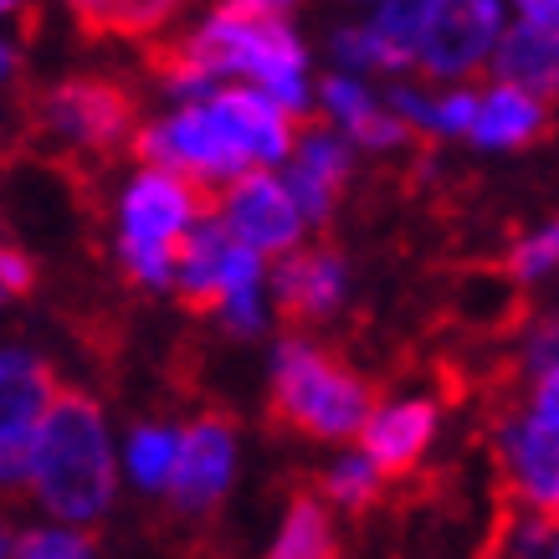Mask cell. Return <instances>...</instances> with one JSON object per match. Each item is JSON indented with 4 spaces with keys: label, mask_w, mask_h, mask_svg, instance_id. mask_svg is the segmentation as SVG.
<instances>
[{
    "label": "cell",
    "mask_w": 559,
    "mask_h": 559,
    "mask_svg": "<svg viewBox=\"0 0 559 559\" xmlns=\"http://www.w3.org/2000/svg\"><path fill=\"white\" fill-rule=\"evenodd\" d=\"M298 134L304 119H293L277 98L257 87H216L205 103L150 114L129 154L216 195L252 170H283Z\"/></svg>",
    "instance_id": "cell-1"
},
{
    "label": "cell",
    "mask_w": 559,
    "mask_h": 559,
    "mask_svg": "<svg viewBox=\"0 0 559 559\" xmlns=\"http://www.w3.org/2000/svg\"><path fill=\"white\" fill-rule=\"evenodd\" d=\"M119 492V426L93 390L68 385L32 441V457L21 473V498L36 509V519L93 534L114 513Z\"/></svg>",
    "instance_id": "cell-2"
},
{
    "label": "cell",
    "mask_w": 559,
    "mask_h": 559,
    "mask_svg": "<svg viewBox=\"0 0 559 559\" xmlns=\"http://www.w3.org/2000/svg\"><path fill=\"white\" fill-rule=\"evenodd\" d=\"M175 47L205 62L221 87H257L283 103L293 119H313L323 72L313 68V47L293 21H262L216 0L180 26Z\"/></svg>",
    "instance_id": "cell-3"
},
{
    "label": "cell",
    "mask_w": 559,
    "mask_h": 559,
    "mask_svg": "<svg viewBox=\"0 0 559 559\" xmlns=\"http://www.w3.org/2000/svg\"><path fill=\"white\" fill-rule=\"evenodd\" d=\"M211 216V195L180 175L129 159L108 190V257L129 288L165 298L175 293V267L195 226Z\"/></svg>",
    "instance_id": "cell-4"
},
{
    "label": "cell",
    "mask_w": 559,
    "mask_h": 559,
    "mask_svg": "<svg viewBox=\"0 0 559 559\" xmlns=\"http://www.w3.org/2000/svg\"><path fill=\"white\" fill-rule=\"evenodd\" d=\"M380 390L355 370L340 349L293 329L277 334L267 349V411L288 426L293 437L319 441L329 452L355 447L370 421Z\"/></svg>",
    "instance_id": "cell-5"
},
{
    "label": "cell",
    "mask_w": 559,
    "mask_h": 559,
    "mask_svg": "<svg viewBox=\"0 0 559 559\" xmlns=\"http://www.w3.org/2000/svg\"><path fill=\"white\" fill-rule=\"evenodd\" d=\"M32 123L51 150L78 154V159H108L119 150H134L144 119L123 83L98 72H72L36 93Z\"/></svg>",
    "instance_id": "cell-6"
},
{
    "label": "cell",
    "mask_w": 559,
    "mask_h": 559,
    "mask_svg": "<svg viewBox=\"0 0 559 559\" xmlns=\"http://www.w3.org/2000/svg\"><path fill=\"white\" fill-rule=\"evenodd\" d=\"M509 26V0H416V78L488 83Z\"/></svg>",
    "instance_id": "cell-7"
},
{
    "label": "cell",
    "mask_w": 559,
    "mask_h": 559,
    "mask_svg": "<svg viewBox=\"0 0 559 559\" xmlns=\"http://www.w3.org/2000/svg\"><path fill=\"white\" fill-rule=\"evenodd\" d=\"M488 462L509 509L559 524V416L528 401L498 411L488 426Z\"/></svg>",
    "instance_id": "cell-8"
},
{
    "label": "cell",
    "mask_w": 559,
    "mask_h": 559,
    "mask_svg": "<svg viewBox=\"0 0 559 559\" xmlns=\"http://www.w3.org/2000/svg\"><path fill=\"white\" fill-rule=\"evenodd\" d=\"M211 216L226 226V237L252 247L257 257H267L272 267L283 257L304 252L308 237H313V221L304 216V205L283 180V170H252L231 180L226 190L211 195Z\"/></svg>",
    "instance_id": "cell-9"
},
{
    "label": "cell",
    "mask_w": 559,
    "mask_h": 559,
    "mask_svg": "<svg viewBox=\"0 0 559 559\" xmlns=\"http://www.w3.org/2000/svg\"><path fill=\"white\" fill-rule=\"evenodd\" d=\"M62 380L36 344H5L0 349V483L21 492V473L32 457L36 431L62 401Z\"/></svg>",
    "instance_id": "cell-10"
},
{
    "label": "cell",
    "mask_w": 559,
    "mask_h": 559,
    "mask_svg": "<svg viewBox=\"0 0 559 559\" xmlns=\"http://www.w3.org/2000/svg\"><path fill=\"white\" fill-rule=\"evenodd\" d=\"M241 483V431L221 411H195L186 416V447H180V473L165 498L175 519L201 524L211 513L226 509V498Z\"/></svg>",
    "instance_id": "cell-11"
},
{
    "label": "cell",
    "mask_w": 559,
    "mask_h": 559,
    "mask_svg": "<svg viewBox=\"0 0 559 559\" xmlns=\"http://www.w3.org/2000/svg\"><path fill=\"white\" fill-rule=\"evenodd\" d=\"M441 431H447V401H441L437 390L395 385L374 401L370 421L359 431V447H365L390 473V483H395V477H406L431 462V452L441 447Z\"/></svg>",
    "instance_id": "cell-12"
},
{
    "label": "cell",
    "mask_w": 559,
    "mask_h": 559,
    "mask_svg": "<svg viewBox=\"0 0 559 559\" xmlns=\"http://www.w3.org/2000/svg\"><path fill=\"white\" fill-rule=\"evenodd\" d=\"M313 119L344 134L359 154H401L411 144V129L395 119L385 83L355 78V72H323L319 98H313Z\"/></svg>",
    "instance_id": "cell-13"
},
{
    "label": "cell",
    "mask_w": 559,
    "mask_h": 559,
    "mask_svg": "<svg viewBox=\"0 0 559 559\" xmlns=\"http://www.w3.org/2000/svg\"><path fill=\"white\" fill-rule=\"evenodd\" d=\"M359 159H365V154H359L344 134H334L329 123H319V119L304 123V134H298V144H293L288 165H283V180L293 186L298 205H304V216L313 221V231L340 216L344 195H349V186H355Z\"/></svg>",
    "instance_id": "cell-14"
},
{
    "label": "cell",
    "mask_w": 559,
    "mask_h": 559,
    "mask_svg": "<svg viewBox=\"0 0 559 559\" xmlns=\"http://www.w3.org/2000/svg\"><path fill=\"white\" fill-rule=\"evenodd\" d=\"M355 293V267L340 247L329 241H308L304 252L283 257L272 267V298H277V313L293 319L298 329L308 323H329L334 313H344Z\"/></svg>",
    "instance_id": "cell-15"
},
{
    "label": "cell",
    "mask_w": 559,
    "mask_h": 559,
    "mask_svg": "<svg viewBox=\"0 0 559 559\" xmlns=\"http://www.w3.org/2000/svg\"><path fill=\"white\" fill-rule=\"evenodd\" d=\"M549 108H555V103H544V98H534V93H524V87L488 78L483 93H477V119H473L467 150L524 154L528 144H539L544 129H549Z\"/></svg>",
    "instance_id": "cell-16"
},
{
    "label": "cell",
    "mask_w": 559,
    "mask_h": 559,
    "mask_svg": "<svg viewBox=\"0 0 559 559\" xmlns=\"http://www.w3.org/2000/svg\"><path fill=\"white\" fill-rule=\"evenodd\" d=\"M180 447H186V421L170 416H139L119 431V467L123 492L139 498H170L175 473H180Z\"/></svg>",
    "instance_id": "cell-17"
},
{
    "label": "cell",
    "mask_w": 559,
    "mask_h": 559,
    "mask_svg": "<svg viewBox=\"0 0 559 559\" xmlns=\"http://www.w3.org/2000/svg\"><path fill=\"white\" fill-rule=\"evenodd\" d=\"M498 83H513L534 93V98L555 103L559 98V26H534V21H513L498 62H492Z\"/></svg>",
    "instance_id": "cell-18"
},
{
    "label": "cell",
    "mask_w": 559,
    "mask_h": 559,
    "mask_svg": "<svg viewBox=\"0 0 559 559\" xmlns=\"http://www.w3.org/2000/svg\"><path fill=\"white\" fill-rule=\"evenodd\" d=\"M262 559H340V513L319 492H293L272 524Z\"/></svg>",
    "instance_id": "cell-19"
},
{
    "label": "cell",
    "mask_w": 559,
    "mask_h": 559,
    "mask_svg": "<svg viewBox=\"0 0 559 559\" xmlns=\"http://www.w3.org/2000/svg\"><path fill=\"white\" fill-rule=\"evenodd\" d=\"M78 26L98 36H123V41H150L180 26L190 0H57Z\"/></svg>",
    "instance_id": "cell-20"
},
{
    "label": "cell",
    "mask_w": 559,
    "mask_h": 559,
    "mask_svg": "<svg viewBox=\"0 0 559 559\" xmlns=\"http://www.w3.org/2000/svg\"><path fill=\"white\" fill-rule=\"evenodd\" d=\"M390 488V473L380 462L365 452V447H340V452H329L319 467V498L329 503L334 513H370Z\"/></svg>",
    "instance_id": "cell-21"
},
{
    "label": "cell",
    "mask_w": 559,
    "mask_h": 559,
    "mask_svg": "<svg viewBox=\"0 0 559 559\" xmlns=\"http://www.w3.org/2000/svg\"><path fill=\"white\" fill-rule=\"evenodd\" d=\"M226 252H231V237L216 216H205L195 226V237L186 241L180 252V267H175V298L190 308H205L216 304V288H221V267H226Z\"/></svg>",
    "instance_id": "cell-22"
},
{
    "label": "cell",
    "mask_w": 559,
    "mask_h": 559,
    "mask_svg": "<svg viewBox=\"0 0 559 559\" xmlns=\"http://www.w3.org/2000/svg\"><path fill=\"white\" fill-rule=\"evenodd\" d=\"M519 359H524V401L528 406L559 416V313H544L524 329L519 340Z\"/></svg>",
    "instance_id": "cell-23"
},
{
    "label": "cell",
    "mask_w": 559,
    "mask_h": 559,
    "mask_svg": "<svg viewBox=\"0 0 559 559\" xmlns=\"http://www.w3.org/2000/svg\"><path fill=\"white\" fill-rule=\"evenodd\" d=\"M0 559H98V539L87 528L51 524V519H26L5 534Z\"/></svg>",
    "instance_id": "cell-24"
},
{
    "label": "cell",
    "mask_w": 559,
    "mask_h": 559,
    "mask_svg": "<svg viewBox=\"0 0 559 559\" xmlns=\"http://www.w3.org/2000/svg\"><path fill=\"white\" fill-rule=\"evenodd\" d=\"M503 272H509V283H519V288L549 283L559 272V216L528 226L524 237H513L509 257H503Z\"/></svg>",
    "instance_id": "cell-25"
},
{
    "label": "cell",
    "mask_w": 559,
    "mask_h": 559,
    "mask_svg": "<svg viewBox=\"0 0 559 559\" xmlns=\"http://www.w3.org/2000/svg\"><path fill=\"white\" fill-rule=\"evenodd\" d=\"M477 93L483 83H431V114H426V134L437 144H467L477 119Z\"/></svg>",
    "instance_id": "cell-26"
},
{
    "label": "cell",
    "mask_w": 559,
    "mask_h": 559,
    "mask_svg": "<svg viewBox=\"0 0 559 559\" xmlns=\"http://www.w3.org/2000/svg\"><path fill=\"white\" fill-rule=\"evenodd\" d=\"M216 78L205 62H195L190 51L170 47L159 62H154V93H159V108H190V103H205L216 93Z\"/></svg>",
    "instance_id": "cell-27"
},
{
    "label": "cell",
    "mask_w": 559,
    "mask_h": 559,
    "mask_svg": "<svg viewBox=\"0 0 559 559\" xmlns=\"http://www.w3.org/2000/svg\"><path fill=\"white\" fill-rule=\"evenodd\" d=\"M555 519H539V513H509V524L498 534L503 544V559H544L549 555V544H555Z\"/></svg>",
    "instance_id": "cell-28"
},
{
    "label": "cell",
    "mask_w": 559,
    "mask_h": 559,
    "mask_svg": "<svg viewBox=\"0 0 559 559\" xmlns=\"http://www.w3.org/2000/svg\"><path fill=\"white\" fill-rule=\"evenodd\" d=\"M32 288H36V257L26 247H16V241H5L0 247V293L5 298H26Z\"/></svg>",
    "instance_id": "cell-29"
},
{
    "label": "cell",
    "mask_w": 559,
    "mask_h": 559,
    "mask_svg": "<svg viewBox=\"0 0 559 559\" xmlns=\"http://www.w3.org/2000/svg\"><path fill=\"white\" fill-rule=\"evenodd\" d=\"M226 5H237V11H247V16H262V21H293L304 0H226Z\"/></svg>",
    "instance_id": "cell-30"
},
{
    "label": "cell",
    "mask_w": 559,
    "mask_h": 559,
    "mask_svg": "<svg viewBox=\"0 0 559 559\" xmlns=\"http://www.w3.org/2000/svg\"><path fill=\"white\" fill-rule=\"evenodd\" d=\"M513 21H534V26H559V0H509Z\"/></svg>",
    "instance_id": "cell-31"
},
{
    "label": "cell",
    "mask_w": 559,
    "mask_h": 559,
    "mask_svg": "<svg viewBox=\"0 0 559 559\" xmlns=\"http://www.w3.org/2000/svg\"><path fill=\"white\" fill-rule=\"evenodd\" d=\"M0 68H5V78H16V68H21V51L5 41V51H0Z\"/></svg>",
    "instance_id": "cell-32"
},
{
    "label": "cell",
    "mask_w": 559,
    "mask_h": 559,
    "mask_svg": "<svg viewBox=\"0 0 559 559\" xmlns=\"http://www.w3.org/2000/svg\"><path fill=\"white\" fill-rule=\"evenodd\" d=\"M26 5H32V0H0V11H5V16H21Z\"/></svg>",
    "instance_id": "cell-33"
},
{
    "label": "cell",
    "mask_w": 559,
    "mask_h": 559,
    "mask_svg": "<svg viewBox=\"0 0 559 559\" xmlns=\"http://www.w3.org/2000/svg\"><path fill=\"white\" fill-rule=\"evenodd\" d=\"M344 5H355V11H370L374 0H344Z\"/></svg>",
    "instance_id": "cell-34"
},
{
    "label": "cell",
    "mask_w": 559,
    "mask_h": 559,
    "mask_svg": "<svg viewBox=\"0 0 559 559\" xmlns=\"http://www.w3.org/2000/svg\"><path fill=\"white\" fill-rule=\"evenodd\" d=\"M544 559H559V528H555V544H549V555Z\"/></svg>",
    "instance_id": "cell-35"
}]
</instances>
